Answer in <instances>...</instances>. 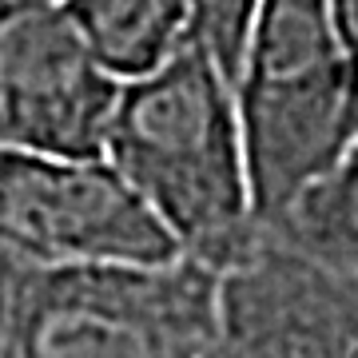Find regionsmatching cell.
Wrapping results in <instances>:
<instances>
[{"label": "cell", "mask_w": 358, "mask_h": 358, "mask_svg": "<svg viewBox=\"0 0 358 358\" xmlns=\"http://www.w3.org/2000/svg\"><path fill=\"white\" fill-rule=\"evenodd\" d=\"M100 159L183 259L219 275L251 247L255 215L231 80L195 44L120 84Z\"/></svg>", "instance_id": "6da1fadb"}, {"label": "cell", "mask_w": 358, "mask_h": 358, "mask_svg": "<svg viewBox=\"0 0 358 358\" xmlns=\"http://www.w3.org/2000/svg\"><path fill=\"white\" fill-rule=\"evenodd\" d=\"M231 96L255 223L358 155L355 48L327 0H259Z\"/></svg>", "instance_id": "7a4b0ae2"}, {"label": "cell", "mask_w": 358, "mask_h": 358, "mask_svg": "<svg viewBox=\"0 0 358 358\" xmlns=\"http://www.w3.org/2000/svg\"><path fill=\"white\" fill-rule=\"evenodd\" d=\"M215 271L192 259L28 275L0 299V358H207Z\"/></svg>", "instance_id": "3957f363"}, {"label": "cell", "mask_w": 358, "mask_h": 358, "mask_svg": "<svg viewBox=\"0 0 358 358\" xmlns=\"http://www.w3.org/2000/svg\"><path fill=\"white\" fill-rule=\"evenodd\" d=\"M179 259L112 167L0 148V299L28 275Z\"/></svg>", "instance_id": "277c9868"}, {"label": "cell", "mask_w": 358, "mask_h": 358, "mask_svg": "<svg viewBox=\"0 0 358 358\" xmlns=\"http://www.w3.org/2000/svg\"><path fill=\"white\" fill-rule=\"evenodd\" d=\"M207 358H358V279L255 235L215 275Z\"/></svg>", "instance_id": "5b68a950"}, {"label": "cell", "mask_w": 358, "mask_h": 358, "mask_svg": "<svg viewBox=\"0 0 358 358\" xmlns=\"http://www.w3.org/2000/svg\"><path fill=\"white\" fill-rule=\"evenodd\" d=\"M115 96L120 80L56 4L0 16V148L96 159Z\"/></svg>", "instance_id": "8992f818"}, {"label": "cell", "mask_w": 358, "mask_h": 358, "mask_svg": "<svg viewBox=\"0 0 358 358\" xmlns=\"http://www.w3.org/2000/svg\"><path fill=\"white\" fill-rule=\"evenodd\" d=\"M56 8L120 84L159 68L187 44L183 0H60Z\"/></svg>", "instance_id": "52a82bcc"}, {"label": "cell", "mask_w": 358, "mask_h": 358, "mask_svg": "<svg viewBox=\"0 0 358 358\" xmlns=\"http://www.w3.org/2000/svg\"><path fill=\"white\" fill-rule=\"evenodd\" d=\"M255 235L358 279V155L315 179L279 215L255 223Z\"/></svg>", "instance_id": "ba28073f"}, {"label": "cell", "mask_w": 358, "mask_h": 358, "mask_svg": "<svg viewBox=\"0 0 358 358\" xmlns=\"http://www.w3.org/2000/svg\"><path fill=\"white\" fill-rule=\"evenodd\" d=\"M183 4H187V44H195L223 76L235 80L259 0H183Z\"/></svg>", "instance_id": "9c48e42d"}, {"label": "cell", "mask_w": 358, "mask_h": 358, "mask_svg": "<svg viewBox=\"0 0 358 358\" xmlns=\"http://www.w3.org/2000/svg\"><path fill=\"white\" fill-rule=\"evenodd\" d=\"M331 4V20L338 28V36L355 48V36H358V0H327Z\"/></svg>", "instance_id": "30bf717a"}, {"label": "cell", "mask_w": 358, "mask_h": 358, "mask_svg": "<svg viewBox=\"0 0 358 358\" xmlns=\"http://www.w3.org/2000/svg\"><path fill=\"white\" fill-rule=\"evenodd\" d=\"M48 4H60V0H0V16L24 13V8H48Z\"/></svg>", "instance_id": "8fae6325"}]
</instances>
